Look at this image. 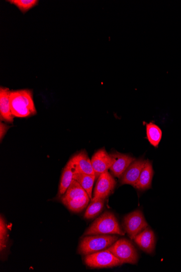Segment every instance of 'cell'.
<instances>
[{
    "mask_svg": "<svg viewBox=\"0 0 181 272\" xmlns=\"http://www.w3.org/2000/svg\"><path fill=\"white\" fill-rule=\"evenodd\" d=\"M118 240L115 235H93L85 236L80 242L78 253L87 255L108 249Z\"/></svg>",
    "mask_w": 181,
    "mask_h": 272,
    "instance_id": "3",
    "label": "cell"
},
{
    "mask_svg": "<svg viewBox=\"0 0 181 272\" xmlns=\"http://www.w3.org/2000/svg\"><path fill=\"white\" fill-rule=\"evenodd\" d=\"M105 201L106 199H100L92 201L86 210L84 218L90 220L98 216L102 212Z\"/></svg>",
    "mask_w": 181,
    "mask_h": 272,
    "instance_id": "20",
    "label": "cell"
},
{
    "mask_svg": "<svg viewBox=\"0 0 181 272\" xmlns=\"http://www.w3.org/2000/svg\"><path fill=\"white\" fill-rule=\"evenodd\" d=\"M87 195V193L80 185V184L73 179L65 194L61 197V200L63 201L71 200Z\"/></svg>",
    "mask_w": 181,
    "mask_h": 272,
    "instance_id": "17",
    "label": "cell"
},
{
    "mask_svg": "<svg viewBox=\"0 0 181 272\" xmlns=\"http://www.w3.org/2000/svg\"><path fill=\"white\" fill-rule=\"evenodd\" d=\"M8 229L4 219L1 216L0 219V249L3 250L7 246L8 243Z\"/></svg>",
    "mask_w": 181,
    "mask_h": 272,
    "instance_id": "22",
    "label": "cell"
},
{
    "mask_svg": "<svg viewBox=\"0 0 181 272\" xmlns=\"http://www.w3.org/2000/svg\"><path fill=\"white\" fill-rule=\"evenodd\" d=\"M74 169L71 160H69L62 171L60 185L59 187L58 196H63L73 180Z\"/></svg>",
    "mask_w": 181,
    "mask_h": 272,
    "instance_id": "15",
    "label": "cell"
},
{
    "mask_svg": "<svg viewBox=\"0 0 181 272\" xmlns=\"http://www.w3.org/2000/svg\"><path fill=\"white\" fill-rule=\"evenodd\" d=\"M113 164L110 170L115 177L120 178L127 169L136 159L132 156L118 152L110 154Z\"/></svg>",
    "mask_w": 181,
    "mask_h": 272,
    "instance_id": "9",
    "label": "cell"
},
{
    "mask_svg": "<svg viewBox=\"0 0 181 272\" xmlns=\"http://www.w3.org/2000/svg\"><path fill=\"white\" fill-rule=\"evenodd\" d=\"M95 175H90L81 173H74L73 179L77 181L82 188L85 190L89 199H93V190L94 182L96 180Z\"/></svg>",
    "mask_w": 181,
    "mask_h": 272,
    "instance_id": "16",
    "label": "cell"
},
{
    "mask_svg": "<svg viewBox=\"0 0 181 272\" xmlns=\"http://www.w3.org/2000/svg\"><path fill=\"white\" fill-rule=\"evenodd\" d=\"M115 215L107 212L97 219L85 231L83 236L93 235L118 234L124 235Z\"/></svg>",
    "mask_w": 181,
    "mask_h": 272,
    "instance_id": "2",
    "label": "cell"
},
{
    "mask_svg": "<svg viewBox=\"0 0 181 272\" xmlns=\"http://www.w3.org/2000/svg\"><path fill=\"white\" fill-rule=\"evenodd\" d=\"M147 160L143 159L135 160L132 162L121 176V185H127L134 187L142 171Z\"/></svg>",
    "mask_w": 181,
    "mask_h": 272,
    "instance_id": "10",
    "label": "cell"
},
{
    "mask_svg": "<svg viewBox=\"0 0 181 272\" xmlns=\"http://www.w3.org/2000/svg\"><path fill=\"white\" fill-rule=\"evenodd\" d=\"M74 173H81L90 175H95L92 160L85 150L75 154L71 159Z\"/></svg>",
    "mask_w": 181,
    "mask_h": 272,
    "instance_id": "11",
    "label": "cell"
},
{
    "mask_svg": "<svg viewBox=\"0 0 181 272\" xmlns=\"http://www.w3.org/2000/svg\"><path fill=\"white\" fill-rule=\"evenodd\" d=\"M97 180L92 201L106 200L113 192L116 185L114 176L108 171L101 174Z\"/></svg>",
    "mask_w": 181,
    "mask_h": 272,
    "instance_id": "7",
    "label": "cell"
},
{
    "mask_svg": "<svg viewBox=\"0 0 181 272\" xmlns=\"http://www.w3.org/2000/svg\"><path fill=\"white\" fill-rule=\"evenodd\" d=\"M92 163L96 179H98L101 174L108 171L113 164L112 158L105 148H102L97 151L93 156Z\"/></svg>",
    "mask_w": 181,
    "mask_h": 272,
    "instance_id": "8",
    "label": "cell"
},
{
    "mask_svg": "<svg viewBox=\"0 0 181 272\" xmlns=\"http://www.w3.org/2000/svg\"><path fill=\"white\" fill-rule=\"evenodd\" d=\"M146 131L150 144L155 147H157L162 137L161 128L152 122H150L146 125Z\"/></svg>",
    "mask_w": 181,
    "mask_h": 272,
    "instance_id": "19",
    "label": "cell"
},
{
    "mask_svg": "<svg viewBox=\"0 0 181 272\" xmlns=\"http://www.w3.org/2000/svg\"><path fill=\"white\" fill-rule=\"evenodd\" d=\"M10 103L14 117L27 118L37 114L31 90L11 91Z\"/></svg>",
    "mask_w": 181,
    "mask_h": 272,
    "instance_id": "1",
    "label": "cell"
},
{
    "mask_svg": "<svg viewBox=\"0 0 181 272\" xmlns=\"http://www.w3.org/2000/svg\"><path fill=\"white\" fill-rule=\"evenodd\" d=\"M134 241L140 248L148 254L154 253L155 248V236L154 232L149 228H145L134 238Z\"/></svg>",
    "mask_w": 181,
    "mask_h": 272,
    "instance_id": "12",
    "label": "cell"
},
{
    "mask_svg": "<svg viewBox=\"0 0 181 272\" xmlns=\"http://www.w3.org/2000/svg\"><path fill=\"white\" fill-rule=\"evenodd\" d=\"M10 128V126L3 123V122L0 123V139H1V141H3V139L4 138L7 132H8Z\"/></svg>",
    "mask_w": 181,
    "mask_h": 272,
    "instance_id": "23",
    "label": "cell"
},
{
    "mask_svg": "<svg viewBox=\"0 0 181 272\" xmlns=\"http://www.w3.org/2000/svg\"><path fill=\"white\" fill-rule=\"evenodd\" d=\"M12 5H15L23 13L25 14L38 5V0H9Z\"/></svg>",
    "mask_w": 181,
    "mask_h": 272,
    "instance_id": "21",
    "label": "cell"
},
{
    "mask_svg": "<svg viewBox=\"0 0 181 272\" xmlns=\"http://www.w3.org/2000/svg\"><path fill=\"white\" fill-rule=\"evenodd\" d=\"M123 227L131 240L148 226L141 210H136L124 217Z\"/></svg>",
    "mask_w": 181,
    "mask_h": 272,
    "instance_id": "6",
    "label": "cell"
},
{
    "mask_svg": "<svg viewBox=\"0 0 181 272\" xmlns=\"http://www.w3.org/2000/svg\"><path fill=\"white\" fill-rule=\"evenodd\" d=\"M153 175H154V170H153L152 164L149 160H147L140 177L134 187L139 190L150 189L151 187Z\"/></svg>",
    "mask_w": 181,
    "mask_h": 272,
    "instance_id": "14",
    "label": "cell"
},
{
    "mask_svg": "<svg viewBox=\"0 0 181 272\" xmlns=\"http://www.w3.org/2000/svg\"><path fill=\"white\" fill-rule=\"evenodd\" d=\"M122 263L136 264L138 256L132 243L125 239L118 240L108 248Z\"/></svg>",
    "mask_w": 181,
    "mask_h": 272,
    "instance_id": "4",
    "label": "cell"
},
{
    "mask_svg": "<svg viewBox=\"0 0 181 272\" xmlns=\"http://www.w3.org/2000/svg\"><path fill=\"white\" fill-rule=\"evenodd\" d=\"M11 92L8 87L2 86L0 89V116L1 120L9 123H13L14 121L11 108Z\"/></svg>",
    "mask_w": 181,
    "mask_h": 272,
    "instance_id": "13",
    "label": "cell"
},
{
    "mask_svg": "<svg viewBox=\"0 0 181 272\" xmlns=\"http://www.w3.org/2000/svg\"><path fill=\"white\" fill-rule=\"evenodd\" d=\"M84 262L90 268H110L120 266L122 262L108 249L85 255Z\"/></svg>",
    "mask_w": 181,
    "mask_h": 272,
    "instance_id": "5",
    "label": "cell"
},
{
    "mask_svg": "<svg viewBox=\"0 0 181 272\" xmlns=\"http://www.w3.org/2000/svg\"><path fill=\"white\" fill-rule=\"evenodd\" d=\"M89 199L87 195L61 202L71 212L79 213L88 206Z\"/></svg>",
    "mask_w": 181,
    "mask_h": 272,
    "instance_id": "18",
    "label": "cell"
}]
</instances>
